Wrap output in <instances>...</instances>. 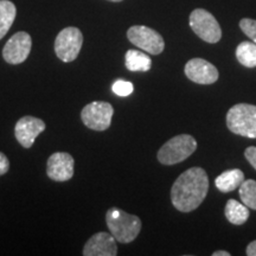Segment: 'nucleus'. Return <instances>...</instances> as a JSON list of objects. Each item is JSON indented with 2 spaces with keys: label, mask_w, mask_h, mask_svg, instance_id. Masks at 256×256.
I'll return each instance as SVG.
<instances>
[{
  "label": "nucleus",
  "mask_w": 256,
  "mask_h": 256,
  "mask_svg": "<svg viewBox=\"0 0 256 256\" xmlns=\"http://www.w3.org/2000/svg\"><path fill=\"white\" fill-rule=\"evenodd\" d=\"M226 126L238 136L256 139V106L238 104L226 113Z\"/></svg>",
  "instance_id": "obj_3"
},
{
  "label": "nucleus",
  "mask_w": 256,
  "mask_h": 256,
  "mask_svg": "<svg viewBox=\"0 0 256 256\" xmlns=\"http://www.w3.org/2000/svg\"><path fill=\"white\" fill-rule=\"evenodd\" d=\"M238 194L244 206H247L249 209L256 210V180L247 179L243 182L238 188Z\"/></svg>",
  "instance_id": "obj_19"
},
{
  "label": "nucleus",
  "mask_w": 256,
  "mask_h": 256,
  "mask_svg": "<svg viewBox=\"0 0 256 256\" xmlns=\"http://www.w3.org/2000/svg\"><path fill=\"white\" fill-rule=\"evenodd\" d=\"M32 46L31 36L28 32L19 31L6 42L2 49V58L8 64H20L28 60Z\"/></svg>",
  "instance_id": "obj_9"
},
{
  "label": "nucleus",
  "mask_w": 256,
  "mask_h": 256,
  "mask_svg": "<svg viewBox=\"0 0 256 256\" xmlns=\"http://www.w3.org/2000/svg\"><path fill=\"white\" fill-rule=\"evenodd\" d=\"M10 170V162L8 158L4 153L0 152V176L5 174L6 172H8Z\"/></svg>",
  "instance_id": "obj_23"
},
{
  "label": "nucleus",
  "mask_w": 256,
  "mask_h": 256,
  "mask_svg": "<svg viewBox=\"0 0 256 256\" xmlns=\"http://www.w3.org/2000/svg\"><path fill=\"white\" fill-rule=\"evenodd\" d=\"M112 90L115 95L121 96V98H126L130 96L134 90V86L132 82L124 81V80H118L112 86Z\"/></svg>",
  "instance_id": "obj_20"
},
{
  "label": "nucleus",
  "mask_w": 256,
  "mask_h": 256,
  "mask_svg": "<svg viewBox=\"0 0 256 256\" xmlns=\"http://www.w3.org/2000/svg\"><path fill=\"white\" fill-rule=\"evenodd\" d=\"M46 122L34 116H23L17 121L14 127V136L24 148H30L36 138L46 130Z\"/></svg>",
  "instance_id": "obj_12"
},
{
  "label": "nucleus",
  "mask_w": 256,
  "mask_h": 256,
  "mask_svg": "<svg viewBox=\"0 0 256 256\" xmlns=\"http://www.w3.org/2000/svg\"><path fill=\"white\" fill-rule=\"evenodd\" d=\"M124 66L130 72H148L152 66L151 57L139 50H128L124 56Z\"/></svg>",
  "instance_id": "obj_15"
},
{
  "label": "nucleus",
  "mask_w": 256,
  "mask_h": 256,
  "mask_svg": "<svg viewBox=\"0 0 256 256\" xmlns=\"http://www.w3.org/2000/svg\"><path fill=\"white\" fill-rule=\"evenodd\" d=\"M246 254L248 256H256V240L249 243L246 249Z\"/></svg>",
  "instance_id": "obj_24"
},
{
  "label": "nucleus",
  "mask_w": 256,
  "mask_h": 256,
  "mask_svg": "<svg viewBox=\"0 0 256 256\" xmlns=\"http://www.w3.org/2000/svg\"><path fill=\"white\" fill-rule=\"evenodd\" d=\"M197 150V142L192 136L180 134L166 142L158 151L159 162L162 165L171 166L179 164L188 159Z\"/></svg>",
  "instance_id": "obj_4"
},
{
  "label": "nucleus",
  "mask_w": 256,
  "mask_h": 256,
  "mask_svg": "<svg viewBox=\"0 0 256 256\" xmlns=\"http://www.w3.org/2000/svg\"><path fill=\"white\" fill-rule=\"evenodd\" d=\"M226 220L235 226H242L247 222L249 218V208L244 204L240 203L236 200H229L226 204L224 209Z\"/></svg>",
  "instance_id": "obj_16"
},
{
  "label": "nucleus",
  "mask_w": 256,
  "mask_h": 256,
  "mask_svg": "<svg viewBox=\"0 0 256 256\" xmlns=\"http://www.w3.org/2000/svg\"><path fill=\"white\" fill-rule=\"evenodd\" d=\"M184 72L190 81L198 84H212L220 78L214 64L203 58H192L185 64Z\"/></svg>",
  "instance_id": "obj_11"
},
{
  "label": "nucleus",
  "mask_w": 256,
  "mask_h": 256,
  "mask_svg": "<svg viewBox=\"0 0 256 256\" xmlns=\"http://www.w3.org/2000/svg\"><path fill=\"white\" fill-rule=\"evenodd\" d=\"M212 256H230V252L226 250H217L212 252Z\"/></svg>",
  "instance_id": "obj_25"
},
{
  "label": "nucleus",
  "mask_w": 256,
  "mask_h": 256,
  "mask_svg": "<svg viewBox=\"0 0 256 256\" xmlns=\"http://www.w3.org/2000/svg\"><path fill=\"white\" fill-rule=\"evenodd\" d=\"M106 222L112 235L118 242L130 243L142 232V220L136 215H130L119 208H110L106 214Z\"/></svg>",
  "instance_id": "obj_2"
},
{
  "label": "nucleus",
  "mask_w": 256,
  "mask_h": 256,
  "mask_svg": "<svg viewBox=\"0 0 256 256\" xmlns=\"http://www.w3.org/2000/svg\"><path fill=\"white\" fill-rule=\"evenodd\" d=\"M236 57L243 66L256 68V44L250 42H242L236 48Z\"/></svg>",
  "instance_id": "obj_18"
},
{
  "label": "nucleus",
  "mask_w": 256,
  "mask_h": 256,
  "mask_svg": "<svg viewBox=\"0 0 256 256\" xmlns=\"http://www.w3.org/2000/svg\"><path fill=\"white\" fill-rule=\"evenodd\" d=\"M116 240L110 232H100L92 235L83 247L84 256H116Z\"/></svg>",
  "instance_id": "obj_13"
},
{
  "label": "nucleus",
  "mask_w": 256,
  "mask_h": 256,
  "mask_svg": "<svg viewBox=\"0 0 256 256\" xmlns=\"http://www.w3.org/2000/svg\"><path fill=\"white\" fill-rule=\"evenodd\" d=\"M127 38L134 46L151 55H159L165 49L162 34L145 25H134L128 28Z\"/></svg>",
  "instance_id": "obj_8"
},
{
  "label": "nucleus",
  "mask_w": 256,
  "mask_h": 256,
  "mask_svg": "<svg viewBox=\"0 0 256 256\" xmlns=\"http://www.w3.org/2000/svg\"><path fill=\"white\" fill-rule=\"evenodd\" d=\"M108 2H122V0H108Z\"/></svg>",
  "instance_id": "obj_26"
},
{
  "label": "nucleus",
  "mask_w": 256,
  "mask_h": 256,
  "mask_svg": "<svg viewBox=\"0 0 256 256\" xmlns=\"http://www.w3.org/2000/svg\"><path fill=\"white\" fill-rule=\"evenodd\" d=\"M82 44L83 34L80 28L75 26L63 28L55 40L56 56L62 62H74L82 49Z\"/></svg>",
  "instance_id": "obj_6"
},
{
  "label": "nucleus",
  "mask_w": 256,
  "mask_h": 256,
  "mask_svg": "<svg viewBox=\"0 0 256 256\" xmlns=\"http://www.w3.org/2000/svg\"><path fill=\"white\" fill-rule=\"evenodd\" d=\"M244 156L246 159L248 160L249 164L256 170V147L255 146L247 147V150L244 151Z\"/></svg>",
  "instance_id": "obj_22"
},
{
  "label": "nucleus",
  "mask_w": 256,
  "mask_h": 256,
  "mask_svg": "<svg viewBox=\"0 0 256 256\" xmlns=\"http://www.w3.org/2000/svg\"><path fill=\"white\" fill-rule=\"evenodd\" d=\"M244 182V174L240 168H232L224 171L215 179V185L222 194H228L240 188Z\"/></svg>",
  "instance_id": "obj_14"
},
{
  "label": "nucleus",
  "mask_w": 256,
  "mask_h": 256,
  "mask_svg": "<svg viewBox=\"0 0 256 256\" xmlns=\"http://www.w3.org/2000/svg\"><path fill=\"white\" fill-rule=\"evenodd\" d=\"M75 160L66 152H56L48 159L46 174L54 182H68L74 176Z\"/></svg>",
  "instance_id": "obj_10"
},
{
  "label": "nucleus",
  "mask_w": 256,
  "mask_h": 256,
  "mask_svg": "<svg viewBox=\"0 0 256 256\" xmlns=\"http://www.w3.org/2000/svg\"><path fill=\"white\" fill-rule=\"evenodd\" d=\"M188 24L192 31L206 43H218L222 38V30L217 19L204 8H196L191 12Z\"/></svg>",
  "instance_id": "obj_5"
},
{
  "label": "nucleus",
  "mask_w": 256,
  "mask_h": 256,
  "mask_svg": "<svg viewBox=\"0 0 256 256\" xmlns=\"http://www.w3.org/2000/svg\"><path fill=\"white\" fill-rule=\"evenodd\" d=\"M240 28H241L243 34H247L256 44V20L249 18H243L240 22Z\"/></svg>",
  "instance_id": "obj_21"
},
{
  "label": "nucleus",
  "mask_w": 256,
  "mask_h": 256,
  "mask_svg": "<svg viewBox=\"0 0 256 256\" xmlns=\"http://www.w3.org/2000/svg\"><path fill=\"white\" fill-rule=\"evenodd\" d=\"M209 191V178L206 170L191 168L183 172L172 185L171 202L180 212L196 210Z\"/></svg>",
  "instance_id": "obj_1"
},
{
  "label": "nucleus",
  "mask_w": 256,
  "mask_h": 256,
  "mask_svg": "<svg viewBox=\"0 0 256 256\" xmlns=\"http://www.w3.org/2000/svg\"><path fill=\"white\" fill-rule=\"evenodd\" d=\"M113 115L114 108L110 102L94 101L83 108L81 120L89 130L102 132L110 128Z\"/></svg>",
  "instance_id": "obj_7"
},
{
  "label": "nucleus",
  "mask_w": 256,
  "mask_h": 256,
  "mask_svg": "<svg viewBox=\"0 0 256 256\" xmlns=\"http://www.w3.org/2000/svg\"><path fill=\"white\" fill-rule=\"evenodd\" d=\"M17 8L10 0H0V40L5 37L14 24Z\"/></svg>",
  "instance_id": "obj_17"
}]
</instances>
